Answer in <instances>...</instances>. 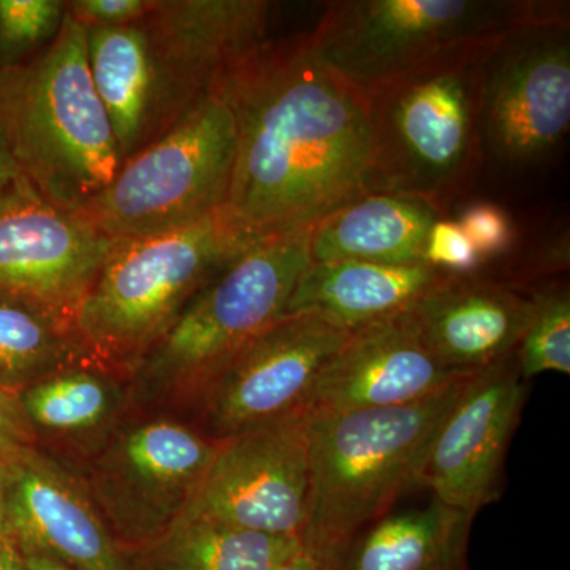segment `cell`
Masks as SVG:
<instances>
[{
    "label": "cell",
    "instance_id": "1",
    "mask_svg": "<svg viewBox=\"0 0 570 570\" xmlns=\"http://www.w3.org/2000/svg\"><path fill=\"white\" fill-rule=\"evenodd\" d=\"M214 89L236 122L225 212L250 242L314 227L377 193L367 104L317 61L305 33L265 40Z\"/></svg>",
    "mask_w": 570,
    "mask_h": 570
},
{
    "label": "cell",
    "instance_id": "2",
    "mask_svg": "<svg viewBox=\"0 0 570 570\" xmlns=\"http://www.w3.org/2000/svg\"><path fill=\"white\" fill-rule=\"evenodd\" d=\"M268 13L262 0H154L132 24L86 28L89 73L121 164L264 43Z\"/></svg>",
    "mask_w": 570,
    "mask_h": 570
},
{
    "label": "cell",
    "instance_id": "3",
    "mask_svg": "<svg viewBox=\"0 0 570 570\" xmlns=\"http://www.w3.org/2000/svg\"><path fill=\"white\" fill-rule=\"evenodd\" d=\"M463 382L406 406L306 414L307 553L336 570L360 532L419 489L438 428Z\"/></svg>",
    "mask_w": 570,
    "mask_h": 570
},
{
    "label": "cell",
    "instance_id": "4",
    "mask_svg": "<svg viewBox=\"0 0 570 570\" xmlns=\"http://www.w3.org/2000/svg\"><path fill=\"white\" fill-rule=\"evenodd\" d=\"M0 134L41 197L78 212L121 167L86 56V28L67 13L31 61L0 71Z\"/></svg>",
    "mask_w": 570,
    "mask_h": 570
},
{
    "label": "cell",
    "instance_id": "5",
    "mask_svg": "<svg viewBox=\"0 0 570 570\" xmlns=\"http://www.w3.org/2000/svg\"><path fill=\"white\" fill-rule=\"evenodd\" d=\"M254 243L225 208L178 230L116 239L71 316L75 333L94 362L126 373Z\"/></svg>",
    "mask_w": 570,
    "mask_h": 570
},
{
    "label": "cell",
    "instance_id": "6",
    "mask_svg": "<svg viewBox=\"0 0 570 570\" xmlns=\"http://www.w3.org/2000/svg\"><path fill=\"white\" fill-rule=\"evenodd\" d=\"M311 232L258 239L200 288L124 373L132 404L193 401L239 348L283 318L311 264Z\"/></svg>",
    "mask_w": 570,
    "mask_h": 570
},
{
    "label": "cell",
    "instance_id": "7",
    "mask_svg": "<svg viewBox=\"0 0 570 570\" xmlns=\"http://www.w3.org/2000/svg\"><path fill=\"white\" fill-rule=\"evenodd\" d=\"M498 41L445 52L367 100L377 193L445 212L468 186L482 149L483 62Z\"/></svg>",
    "mask_w": 570,
    "mask_h": 570
},
{
    "label": "cell",
    "instance_id": "8",
    "mask_svg": "<svg viewBox=\"0 0 570 570\" xmlns=\"http://www.w3.org/2000/svg\"><path fill=\"white\" fill-rule=\"evenodd\" d=\"M568 20L562 7L519 0H343L305 33L317 61L367 104L445 52L493 43L523 26Z\"/></svg>",
    "mask_w": 570,
    "mask_h": 570
},
{
    "label": "cell",
    "instance_id": "9",
    "mask_svg": "<svg viewBox=\"0 0 570 570\" xmlns=\"http://www.w3.org/2000/svg\"><path fill=\"white\" fill-rule=\"evenodd\" d=\"M235 159L234 111L214 89L77 213L112 239L178 230L225 208Z\"/></svg>",
    "mask_w": 570,
    "mask_h": 570
},
{
    "label": "cell",
    "instance_id": "10",
    "mask_svg": "<svg viewBox=\"0 0 570 570\" xmlns=\"http://www.w3.org/2000/svg\"><path fill=\"white\" fill-rule=\"evenodd\" d=\"M216 449L217 441L178 420L124 422L82 480L115 538L134 551L183 515Z\"/></svg>",
    "mask_w": 570,
    "mask_h": 570
},
{
    "label": "cell",
    "instance_id": "11",
    "mask_svg": "<svg viewBox=\"0 0 570 570\" xmlns=\"http://www.w3.org/2000/svg\"><path fill=\"white\" fill-rule=\"evenodd\" d=\"M351 332L313 314L284 316L253 337L194 397L214 441L305 414L322 371Z\"/></svg>",
    "mask_w": 570,
    "mask_h": 570
},
{
    "label": "cell",
    "instance_id": "12",
    "mask_svg": "<svg viewBox=\"0 0 570 570\" xmlns=\"http://www.w3.org/2000/svg\"><path fill=\"white\" fill-rule=\"evenodd\" d=\"M309 502L306 414L217 441L183 515L302 539Z\"/></svg>",
    "mask_w": 570,
    "mask_h": 570
},
{
    "label": "cell",
    "instance_id": "13",
    "mask_svg": "<svg viewBox=\"0 0 570 570\" xmlns=\"http://www.w3.org/2000/svg\"><path fill=\"white\" fill-rule=\"evenodd\" d=\"M569 124V21L508 33L483 62V137L501 159L524 165L549 156Z\"/></svg>",
    "mask_w": 570,
    "mask_h": 570
},
{
    "label": "cell",
    "instance_id": "14",
    "mask_svg": "<svg viewBox=\"0 0 570 570\" xmlns=\"http://www.w3.org/2000/svg\"><path fill=\"white\" fill-rule=\"evenodd\" d=\"M116 239L26 181L0 189V294L73 316Z\"/></svg>",
    "mask_w": 570,
    "mask_h": 570
},
{
    "label": "cell",
    "instance_id": "15",
    "mask_svg": "<svg viewBox=\"0 0 570 570\" xmlns=\"http://www.w3.org/2000/svg\"><path fill=\"white\" fill-rule=\"evenodd\" d=\"M524 384L515 354L464 379L438 428L420 487L472 519L493 502L527 397Z\"/></svg>",
    "mask_w": 570,
    "mask_h": 570
},
{
    "label": "cell",
    "instance_id": "16",
    "mask_svg": "<svg viewBox=\"0 0 570 570\" xmlns=\"http://www.w3.org/2000/svg\"><path fill=\"white\" fill-rule=\"evenodd\" d=\"M6 474V531L21 551L75 570H137L115 538L81 475L28 448L0 464Z\"/></svg>",
    "mask_w": 570,
    "mask_h": 570
},
{
    "label": "cell",
    "instance_id": "17",
    "mask_svg": "<svg viewBox=\"0 0 570 570\" xmlns=\"http://www.w3.org/2000/svg\"><path fill=\"white\" fill-rule=\"evenodd\" d=\"M468 376L428 348L407 309L348 336L322 371L305 414L406 406Z\"/></svg>",
    "mask_w": 570,
    "mask_h": 570
},
{
    "label": "cell",
    "instance_id": "18",
    "mask_svg": "<svg viewBox=\"0 0 570 570\" xmlns=\"http://www.w3.org/2000/svg\"><path fill=\"white\" fill-rule=\"evenodd\" d=\"M428 348L450 370L474 374L515 354L532 298L497 281L449 276L411 307Z\"/></svg>",
    "mask_w": 570,
    "mask_h": 570
},
{
    "label": "cell",
    "instance_id": "19",
    "mask_svg": "<svg viewBox=\"0 0 570 570\" xmlns=\"http://www.w3.org/2000/svg\"><path fill=\"white\" fill-rule=\"evenodd\" d=\"M449 276L428 265L311 262L296 284L285 316L313 314L354 333L411 309Z\"/></svg>",
    "mask_w": 570,
    "mask_h": 570
},
{
    "label": "cell",
    "instance_id": "20",
    "mask_svg": "<svg viewBox=\"0 0 570 570\" xmlns=\"http://www.w3.org/2000/svg\"><path fill=\"white\" fill-rule=\"evenodd\" d=\"M22 412L33 436L77 450L89 460L122 425L132 406L126 376L100 363L63 367L24 387Z\"/></svg>",
    "mask_w": 570,
    "mask_h": 570
},
{
    "label": "cell",
    "instance_id": "21",
    "mask_svg": "<svg viewBox=\"0 0 570 570\" xmlns=\"http://www.w3.org/2000/svg\"><path fill=\"white\" fill-rule=\"evenodd\" d=\"M444 216V209L411 195H363L314 225L311 262L425 265L428 232Z\"/></svg>",
    "mask_w": 570,
    "mask_h": 570
},
{
    "label": "cell",
    "instance_id": "22",
    "mask_svg": "<svg viewBox=\"0 0 570 570\" xmlns=\"http://www.w3.org/2000/svg\"><path fill=\"white\" fill-rule=\"evenodd\" d=\"M472 517L433 498L356 535L336 570H468Z\"/></svg>",
    "mask_w": 570,
    "mask_h": 570
},
{
    "label": "cell",
    "instance_id": "23",
    "mask_svg": "<svg viewBox=\"0 0 570 570\" xmlns=\"http://www.w3.org/2000/svg\"><path fill=\"white\" fill-rule=\"evenodd\" d=\"M303 550L299 538L181 515L159 538L129 553L137 570H276Z\"/></svg>",
    "mask_w": 570,
    "mask_h": 570
},
{
    "label": "cell",
    "instance_id": "24",
    "mask_svg": "<svg viewBox=\"0 0 570 570\" xmlns=\"http://www.w3.org/2000/svg\"><path fill=\"white\" fill-rule=\"evenodd\" d=\"M96 363L69 317L0 294V389L28 387L63 367Z\"/></svg>",
    "mask_w": 570,
    "mask_h": 570
},
{
    "label": "cell",
    "instance_id": "25",
    "mask_svg": "<svg viewBox=\"0 0 570 570\" xmlns=\"http://www.w3.org/2000/svg\"><path fill=\"white\" fill-rule=\"evenodd\" d=\"M523 381L539 374H570V298L558 287L532 296V314L515 351Z\"/></svg>",
    "mask_w": 570,
    "mask_h": 570
},
{
    "label": "cell",
    "instance_id": "26",
    "mask_svg": "<svg viewBox=\"0 0 570 570\" xmlns=\"http://www.w3.org/2000/svg\"><path fill=\"white\" fill-rule=\"evenodd\" d=\"M66 0H0V51L9 69L31 61L61 31Z\"/></svg>",
    "mask_w": 570,
    "mask_h": 570
},
{
    "label": "cell",
    "instance_id": "27",
    "mask_svg": "<svg viewBox=\"0 0 570 570\" xmlns=\"http://www.w3.org/2000/svg\"><path fill=\"white\" fill-rule=\"evenodd\" d=\"M423 262L452 276L478 275L480 266L485 264L460 224L445 216L431 225L428 232Z\"/></svg>",
    "mask_w": 570,
    "mask_h": 570
},
{
    "label": "cell",
    "instance_id": "28",
    "mask_svg": "<svg viewBox=\"0 0 570 570\" xmlns=\"http://www.w3.org/2000/svg\"><path fill=\"white\" fill-rule=\"evenodd\" d=\"M483 262L498 257L513 243L512 220L501 208L491 204L468 206L456 220Z\"/></svg>",
    "mask_w": 570,
    "mask_h": 570
},
{
    "label": "cell",
    "instance_id": "29",
    "mask_svg": "<svg viewBox=\"0 0 570 570\" xmlns=\"http://www.w3.org/2000/svg\"><path fill=\"white\" fill-rule=\"evenodd\" d=\"M154 0H67V13L85 28H116L137 22Z\"/></svg>",
    "mask_w": 570,
    "mask_h": 570
},
{
    "label": "cell",
    "instance_id": "30",
    "mask_svg": "<svg viewBox=\"0 0 570 570\" xmlns=\"http://www.w3.org/2000/svg\"><path fill=\"white\" fill-rule=\"evenodd\" d=\"M33 438L20 396L11 390L0 389V464L21 450L32 448Z\"/></svg>",
    "mask_w": 570,
    "mask_h": 570
},
{
    "label": "cell",
    "instance_id": "31",
    "mask_svg": "<svg viewBox=\"0 0 570 570\" xmlns=\"http://www.w3.org/2000/svg\"><path fill=\"white\" fill-rule=\"evenodd\" d=\"M24 176L21 175L20 168L11 156L9 146L0 134V189L10 186V184L21 181Z\"/></svg>",
    "mask_w": 570,
    "mask_h": 570
},
{
    "label": "cell",
    "instance_id": "32",
    "mask_svg": "<svg viewBox=\"0 0 570 570\" xmlns=\"http://www.w3.org/2000/svg\"><path fill=\"white\" fill-rule=\"evenodd\" d=\"M0 570H26L21 551L9 535L0 538Z\"/></svg>",
    "mask_w": 570,
    "mask_h": 570
},
{
    "label": "cell",
    "instance_id": "33",
    "mask_svg": "<svg viewBox=\"0 0 570 570\" xmlns=\"http://www.w3.org/2000/svg\"><path fill=\"white\" fill-rule=\"evenodd\" d=\"M21 554L26 570H75L63 564V562L55 560V558L36 553V551H21Z\"/></svg>",
    "mask_w": 570,
    "mask_h": 570
},
{
    "label": "cell",
    "instance_id": "34",
    "mask_svg": "<svg viewBox=\"0 0 570 570\" xmlns=\"http://www.w3.org/2000/svg\"><path fill=\"white\" fill-rule=\"evenodd\" d=\"M276 570H333L328 564H325L324 561L318 560V558L313 557V554L307 553V551H299L298 554H295L292 560L284 562L283 566H279Z\"/></svg>",
    "mask_w": 570,
    "mask_h": 570
},
{
    "label": "cell",
    "instance_id": "35",
    "mask_svg": "<svg viewBox=\"0 0 570 570\" xmlns=\"http://www.w3.org/2000/svg\"><path fill=\"white\" fill-rule=\"evenodd\" d=\"M7 535L6 531V474L0 466V538Z\"/></svg>",
    "mask_w": 570,
    "mask_h": 570
}]
</instances>
